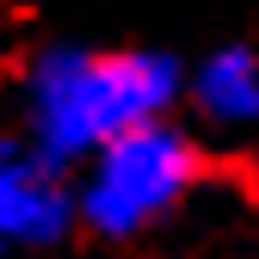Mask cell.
<instances>
[{
  "instance_id": "cell-1",
  "label": "cell",
  "mask_w": 259,
  "mask_h": 259,
  "mask_svg": "<svg viewBox=\"0 0 259 259\" xmlns=\"http://www.w3.org/2000/svg\"><path fill=\"white\" fill-rule=\"evenodd\" d=\"M179 62L160 50H44L25 80L31 142L56 160H93L136 123L167 117Z\"/></svg>"
},
{
  "instance_id": "cell-2",
  "label": "cell",
  "mask_w": 259,
  "mask_h": 259,
  "mask_svg": "<svg viewBox=\"0 0 259 259\" xmlns=\"http://www.w3.org/2000/svg\"><path fill=\"white\" fill-rule=\"evenodd\" d=\"M191 179H198L191 142L167 117H154V123H136L130 136L105 142L87 160V173L74 185V204H80V222L93 235L130 241V235L154 229L160 216H173L185 204Z\"/></svg>"
},
{
  "instance_id": "cell-3",
  "label": "cell",
  "mask_w": 259,
  "mask_h": 259,
  "mask_svg": "<svg viewBox=\"0 0 259 259\" xmlns=\"http://www.w3.org/2000/svg\"><path fill=\"white\" fill-rule=\"evenodd\" d=\"M80 222L68 160L37 142H0V247H50Z\"/></svg>"
},
{
  "instance_id": "cell-4",
  "label": "cell",
  "mask_w": 259,
  "mask_h": 259,
  "mask_svg": "<svg viewBox=\"0 0 259 259\" xmlns=\"http://www.w3.org/2000/svg\"><path fill=\"white\" fill-rule=\"evenodd\" d=\"M191 99H198V111H204L210 123H222V130L259 123V56L241 50V44L204 56L198 80H191Z\"/></svg>"
}]
</instances>
